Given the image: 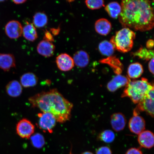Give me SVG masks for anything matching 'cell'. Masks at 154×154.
<instances>
[{
  "label": "cell",
  "mask_w": 154,
  "mask_h": 154,
  "mask_svg": "<svg viewBox=\"0 0 154 154\" xmlns=\"http://www.w3.org/2000/svg\"><path fill=\"white\" fill-rule=\"evenodd\" d=\"M118 17L123 28L146 32L154 26V11L149 0H121Z\"/></svg>",
  "instance_id": "1"
},
{
  "label": "cell",
  "mask_w": 154,
  "mask_h": 154,
  "mask_svg": "<svg viewBox=\"0 0 154 154\" xmlns=\"http://www.w3.org/2000/svg\"><path fill=\"white\" fill-rule=\"evenodd\" d=\"M28 101L32 107L51 113L57 122L63 124L70 119L73 104L56 88L36 94L29 98Z\"/></svg>",
  "instance_id": "2"
},
{
  "label": "cell",
  "mask_w": 154,
  "mask_h": 154,
  "mask_svg": "<svg viewBox=\"0 0 154 154\" xmlns=\"http://www.w3.org/2000/svg\"><path fill=\"white\" fill-rule=\"evenodd\" d=\"M154 86L147 79L142 78L140 80H130L122 94V97H128L135 104L141 100L148 91Z\"/></svg>",
  "instance_id": "3"
},
{
  "label": "cell",
  "mask_w": 154,
  "mask_h": 154,
  "mask_svg": "<svg viewBox=\"0 0 154 154\" xmlns=\"http://www.w3.org/2000/svg\"><path fill=\"white\" fill-rule=\"evenodd\" d=\"M136 34L130 29L124 28L116 32L111 38L110 42L115 49L120 52L127 53L133 47Z\"/></svg>",
  "instance_id": "4"
},
{
  "label": "cell",
  "mask_w": 154,
  "mask_h": 154,
  "mask_svg": "<svg viewBox=\"0 0 154 154\" xmlns=\"http://www.w3.org/2000/svg\"><path fill=\"white\" fill-rule=\"evenodd\" d=\"M154 88L150 90L138 104L137 106L134 109V115H139L140 112L144 111L154 117Z\"/></svg>",
  "instance_id": "5"
},
{
  "label": "cell",
  "mask_w": 154,
  "mask_h": 154,
  "mask_svg": "<svg viewBox=\"0 0 154 154\" xmlns=\"http://www.w3.org/2000/svg\"><path fill=\"white\" fill-rule=\"evenodd\" d=\"M38 126L44 131L52 134L56 125V120L54 116L49 112L38 113Z\"/></svg>",
  "instance_id": "6"
},
{
  "label": "cell",
  "mask_w": 154,
  "mask_h": 154,
  "mask_svg": "<svg viewBox=\"0 0 154 154\" xmlns=\"http://www.w3.org/2000/svg\"><path fill=\"white\" fill-rule=\"evenodd\" d=\"M34 125L27 119H23L17 125V134L21 138L28 139L34 134Z\"/></svg>",
  "instance_id": "7"
},
{
  "label": "cell",
  "mask_w": 154,
  "mask_h": 154,
  "mask_svg": "<svg viewBox=\"0 0 154 154\" xmlns=\"http://www.w3.org/2000/svg\"><path fill=\"white\" fill-rule=\"evenodd\" d=\"M56 63L59 70L66 72L70 71L74 66L72 57L66 53H62L58 56L56 59Z\"/></svg>",
  "instance_id": "8"
},
{
  "label": "cell",
  "mask_w": 154,
  "mask_h": 154,
  "mask_svg": "<svg viewBox=\"0 0 154 154\" xmlns=\"http://www.w3.org/2000/svg\"><path fill=\"white\" fill-rule=\"evenodd\" d=\"M23 26L19 21L11 20L5 26V32L8 37L16 39L22 35Z\"/></svg>",
  "instance_id": "9"
},
{
  "label": "cell",
  "mask_w": 154,
  "mask_h": 154,
  "mask_svg": "<svg viewBox=\"0 0 154 154\" xmlns=\"http://www.w3.org/2000/svg\"><path fill=\"white\" fill-rule=\"evenodd\" d=\"M128 126L131 132L138 135L145 130V121L139 115H134L130 119Z\"/></svg>",
  "instance_id": "10"
},
{
  "label": "cell",
  "mask_w": 154,
  "mask_h": 154,
  "mask_svg": "<svg viewBox=\"0 0 154 154\" xmlns=\"http://www.w3.org/2000/svg\"><path fill=\"white\" fill-rule=\"evenodd\" d=\"M55 50V46L52 42L45 40L40 42L37 47L38 53L45 57H52L54 53Z\"/></svg>",
  "instance_id": "11"
},
{
  "label": "cell",
  "mask_w": 154,
  "mask_h": 154,
  "mask_svg": "<svg viewBox=\"0 0 154 154\" xmlns=\"http://www.w3.org/2000/svg\"><path fill=\"white\" fill-rule=\"evenodd\" d=\"M130 80L128 77L121 74L117 75L108 83L107 89L110 92L116 91L119 88L126 86Z\"/></svg>",
  "instance_id": "12"
},
{
  "label": "cell",
  "mask_w": 154,
  "mask_h": 154,
  "mask_svg": "<svg viewBox=\"0 0 154 154\" xmlns=\"http://www.w3.org/2000/svg\"><path fill=\"white\" fill-rule=\"evenodd\" d=\"M15 66L16 61L14 55L10 54H0V69L7 72Z\"/></svg>",
  "instance_id": "13"
},
{
  "label": "cell",
  "mask_w": 154,
  "mask_h": 154,
  "mask_svg": "<svg viewBox=\"0 0 154 154\" xmlns=\"http://www.w3.org/2000/svg\"><path fill=\"white\" fill-rule=\"evenodd\" d=\"M138 140L140 145L145 149H150L154 144V136L149 131H144L138 134Z\"/></svg>",
  "instance_id": "14"
},
{
  "label": "cell",
  "mask_w": 154,
  "mask_h": 154,
  "mask_svg": "<svg viewBox=\"0 0 154 154\" xmlns=\"http://www.w3.org/2000/svg\"><path fill=\"white\" fill-rule=\"evenodd\" d=\"M127 120L125 116L121 113H114L111 117V124L113 130L119 132L124 129Z\"/></svg>",
  "instance_id": "15"
},
{
  "label": "cell",
  "mask_w": 154,
  "mask_h": 154,
  "mask_svg": "<svg viewBox=\"0 0 154 154\" xmlns=\"http://www.w3.org/2000/svg\"><path fill=\"white\" fill-rule=\"evenodd\" d=\"M95 28L97 33L102 35L106 36L111 31L112 25L107 19L101 18L96 21Z\"/></svg>",
  "instance_id": "16"
},
{
  "label": "cell",
  "mask_w": 154,
  "mask_h": 154,
  "mask_svg": "<svg viewBox=\"0 0 154 154\" xmlns=\"http://www.w3.org/2000/svg\"><path fill=\"white\" fill-rule=\"evenodd\" d=\"M5 89L8 95L13 97H19L22 94L23 91L22 85L16 80L9 82L6 86Z\"/></svg>",
  "instance_id": "17"
},
{
  "label": "cell",
  "mask_w": 154,
  "mask_h": 154,
  "mask_svg": "<svg viewBox=\"0 0 154 154\" xmlns=\"http://www.w3.org/2000/svg\"><path fill=\"white\" fill-rule=\"evenodd\" d=\"M74 64L80 68H84L88 65L90 61L89 55L82 50L76 52L72 58Z\"/></svg>",
  "instance_id": "18"
},
{
  "label": "cell",
  "mask_w": 154,
  "mask_h": 154,
  "mask_svg": "<svg viewBox=\"0 0 154 154\" xmlns=\"http://www.w3.org/2000/svg\"><path fill=\"white\" fill-rule=\"evenodd\" d=\"M38 78L34 73L28 72L22 75L20 78V83L25 88L32 87L38 84Z\"/></svg>",
  "instance_id": "19"
},
{
  "label": "cell",
  "mask_w": 154,
  "mask_h": 154,
  "mask_svg": "<svg viewBox=\"0 0 154 154\" xmlns=\"http://www.w3.org/2000/svg\"><path fill=\"white\" fill-rule=\"evenodd\" d=\"M22 34L26 40L30 42L35 41L38 37L35 27L33 24L29 23H27L23 27Z\"/></svg>",
  "instance_id": "20"
},
{
  "label": "cell",
  "mask_w": 154,
  "mask_h": 154,
  "mask_svg": "<svg viewBox=\"0 0 154 154\" xmlns=\"http://www.w3.org/2000/svg\"><path fill=\"white\" fill-rule=\"evenodd\" d=\"M143 72L142 65L138 63H132L129 66L128 70V78L132 79L139 78Z\"/></svg>",
  "instance_id": "21"
},
{
  "label": "cell",
  "mask_w": 154,
  "mask_h": 154,
  "mask_svg": "<svg viewBox=\"0 0 154 154\" xmlns=\"http://www.w3.org/2000/svg\"><path fill=\"white\" fill-rule=\"evenodd\" d=\"M105 11L111 18L116 19L118 18L121 11V5L117 2H113L106 5Z\"/></svg>",
  "instance_id": "22"
},
{
  "label": "cell",
  "mask_w": 154,
  "mask_h": 154,
  "mask_svg": "<svg viewBox=\"0 0 154 154\" xmlns=\"http://www.w3.org/2000/svg\"><path fill=\"white\" fill-rule=\"evenodd\" d=\"M99 50L102 55L107 57H111L115 52V48L110 41L104 40L100 43Z\"/></svg>",
  "instance_id": "23"
},
{
  "label": "cell",
  "mask_w": 154,
  "mask_h": 154,
  "mask_svg": "<svg viewBox=\"0 0 154 154\" xmlns=\"http://www.w3.org/2000/svg\"><path fill=\"white\" fill-rule=\"evenodd\" d=\"M154 54L153 50H149L142 47H140L135 52L132 54V55L134 57H137L140 59L146 61L150 60L154 58Z\"/></svg>",
  "instance_id": "24"
},
{
  "label": "cell",
  "mask_w": 154,
  "mask_h": 154,
  "mask_svg": "<svg viewBox=\"0 0 154 154\" xmlns=\"http://www.w3.org/2000/svg\"><path fill=\"white\" fill-rule=\"evenodd\" d=\"M48 17L45 13L38 12L34 15L33 24L35 27L42 28L45 26L48 23Z\"/></svg>",
  "instance_id": "25"
},
{
  "label": "cell",
  "mask_w": 154,
  "mask_h": 154,
  "mask_svg": "<svg viewBox=\"0 0 154 154\" xmlns=\"http://www.w3.org/2000/svg\"><path fill=\"white\" fill-rule=\"evenodd\" d=\"M99 139L106 143H111L114 141L115 138L114 133L110 130H106L100 134Z\"/></svg>",
  "instance_id": "26"
},
{
  "label": "cell",
  "mask_w": 154,
  "mask_h": 154,
  "mask_svg": "<svg viewBox=\"0 0 154 154\" xmlns=\"http://www.w3.org/2000/svg\"><path fill=\"white\" fill-rule=\"evenodd\" d=\"M88 8L91 10L98 9L104 6V0H85Z\"/></svg>",
  "instance_id": "27"
},
{
  "label": "cell",
  "mask_w": 154,
  "mask_h": 154,
  "mask_svg": "<svg viewBox=\"0 0 154 154\" xmlns=\"http://www.w3.org/2000/svg\"><path fill=\"white\" fill-rule=\"evenodd\" d=\"M32 144L37 148L43 147L45 144V140L43 135L39 134H36L31 137Z\"/></svg>",
  "instance_id": "28"
},
{
  "label": "cell",
  "mask_w": 154,
  "mask_h": 154,
  "mask_svg": "<svg viewBox=\"0 0 154 154\" xmlns=\"http://www.w3.org/2000/svg\"><path fill=\"white\" fill-rule=\"evenodd\" d=\"M96 154H112L111 150L110 148L106 146H103L98 148L96 150Z\"/></svg>",
  "instance_id": "29"
},
{
  "label": "cell",
  "mask_w": 154,
  "mask_h": 154,
  "mask_svg": "<svg viewBox=\"0 0 154 154\" xmlns=\"http://www.w3.org/2000/svg\"><path fill=\"white\" fill-rule=\"evenodd\" d=\"M126 154H143L140 150L135 148H131L126 152Z\"/></svg>",
  "instance_id": "30"
},
{
  "label": "cell",
  "mask_w": 154,
  "mask_h": 154,
  "mask_svg": "<svg viewBox=\"0 0 154 154\" xmlns=\"http://www.w3.org/2000/svg\"><path fill=\"white\" fill-rule=\"evenodd\" d=\"M44 40L51 42L54 41V38L52 35L51 34V32L48 31H47L45 32Z\"/></svg>",
  "instance_id": "31"
},
{
  "label": "cell",
  "mask_w": 154,
  "mask_h": 154,
  "mask_svg": "<svg viewBox=\"0 0 154 154\" xmlns=\"http://www.w3.org/2000/svg\"><path fill=\"white\" fill-rule=\"evenodd\" d=\"M146 46L147 49L149 50H152L154 47V41L153 39H150L146 42Z\"/></svg>",
  "instance_id": "32"
},
{
  "label": "cell",
  "mask_w": 154,
  "mask_h": 154,
  "mask_svg": "<svg viewBox=\"0 0 154 154\" xmlns=\"http://www.w3.org/2000/svg\"><path fill=\"white\" fill-rule=\"evenodd\" d=\"M154 58L149 60V72L154 74Z\"/></svg>",
  "instance_id": "33"
},
{
  "label": "cell",
  "mask_w": 154,
  "mask_h": 154,
  "mask_svg": "<svg viewBox=\"0 0 154 154\" xmlns=\"http://www.w3.org/2000/svg\"><path fill=\"white\" fill-rule=\"evenodd\" d=\"M27 0H13L14 3L17 5L21 4L25 2Z\"/></svg>",
  "instance_id": "34"
},
{
  "label": "cell",
  "mask_w": 154,
  "mask_h": 154,
  "mask_svg": "<svg viewBox=\"0 0 154 154\" xmlns=\"http://www.w3.org/2000/svg\"><path fill=\"white\" fill-rule=\"evenodd\" d=\"M51 31L54 35H56L59 33V30L58 29H52Z\"/></svg>",
  "instance_id": "35"
},
{
  "label": "cell",
  "mask_w": 154,
  "mask_h": 154,
  "mask_svg": "<svg viewBox=\"0 0 154 154\" xmlns=\"http://www.w3.org/2000/svg\"><path fill=\"white\" fill-rule=\"evenodd\" d=\"M82 154H94L93 153H92V152H84Z\"/></svg>",
  "instance_id": "36"
},
{
  "label": "cell",
  "mask_w": 154,
  "mask_h": 154,
  "mask_svg": "<svg viewBox=\"0 0 154 154\" xmlns=\"http://www.w3.org/2000/svg\"><path fill=\"white\" fill-rule=\"evenodd\" d=\"M5 1V0H0V2H2Z\"/></svg>",
  "instance_id": "37"
}]
</instances>
